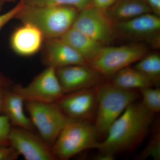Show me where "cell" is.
<instances>
[{
  "label": "cell",
  "instance_id": "1",
  "mask_svg": "<svg viewBox=\"0 0 160 160\" xmlns=\"http://www.w3.org/2000/svg\"><path fill=\"white\" fill-rule=\"evenodd\" d=\"M154 114L142 102L131 103L112 125L104 140L98 142L95 149L115 155L129 150L145 137Z\"/></svg>",
  "mask_w": 160,
  "mask_h": 160
},
{
  "label": "cell",
  "instance_id": "2",
  "mask_svg": "<svg viewBox=\"0 0 160 160\" xmlns=\"http://www.w3.org/2000/svg\"><path fill=\"white\" fill-rule=\"evenodd\" d=\"M79 12L68 6H25L15 18L34 25L44 38L50 39L62 37L72 26Z\"/></svg>",
  "mask_w": 160,
  "mask_h": 160
},
{
  "label": "cell",
  "instance_id": "3",
  "mask_svg": "<svg viewBox=\"0 0 160 160\" xmlns=\"http://www.w3.org/2000/svg\"><path fill=\"white\" fill-rule=\"evenodd\" d=\"M97 108L94 126L98 138L106 137L115 120L131 103L136 102L138 94L135 90L120 88L112 83H100L96 87Z\"/></svg>",
  "mask_w": 160,
  "mask_h": 160
},
{
  "label": "cell",
  "instance_id": "4",
  "mask_svg": "<svg viewBox=\"0 0 160 160\" xmlns=\"http://www.w3.org/2000/svg\"><path fill=\"white\" fill-rule=\"evenodd\" d=\"M98 138L90 121L69 118L52 147V151L56 160H69L86 149H95Z\"/></svg>",
  "mask_w": 160,
  "mask_h": 160
},
{
  "label": "cell",
  "instance_id": "5",
  "mask_svg": "<svg viewBox=\"0 0 160 160\" xmlns=\"http://www.w3.org/2000/svg\"><path fill=\"white\" fill-rule=\"evenodd\" d=\"M147 52V47L141 44L104 46L88 65L100 75L112 78L119 70L141 59Z\"/></svg>",
  "mask_w": 160,
  "mask_h": 160
},
{
  "label": "cell",
  "instance_id": "6",
  "mask_svg": "<svg viewBox=\"0 0 160 160\" xmlns=\"http://www.w3.org/2000/svg\"><path fill=\"white\" fill-rule=\"evenodd\" d=\"M26 108L40 136L52 147L68 118L55 103L25 102Z\"/></svg>",
  "mask_w": 160,
  "mask_h": 160
},
{
  "label": "cell",
  "instance_id": "7",
  "mask_svg": "<svg viewBox=\"0 0 160 160\" xmlns=\"http://www.w3.org/2000/svg\"><path fill=\"white\" fill-rule=\"evenodd\" d=\"M25 102L55 103L64 95L55 68L47 67L27 86L16 85L11 89Z\"/></svg>",
  "mask_w": 160,
  "mask_h": 160
},
{
  "label": "cell",
  "instance_id": "8",
  "mask_svg": "<svg viewBox=\"0 0 160 160\" xmlns=\"http://www.w3.org/2000/svg\"><path fill=\"white\" fill-rule=\"evenodd\" d=\"M72 27L105 46L114 39V23L105 14L89 6L79 11Z\"/></svg>",
  "mask_w": 160,
  "mask_h": 160
},
{
  "label": "cell",
  "instance_id": "9",
  "mask_svg": "<svg viewBox=\"0 0 160 160\" xmlns=\"http://www.w3.org/2000/svg\"><path fill=\"white\" fill-rule=\"evenodd\" d=\"M10 146L26 160H56L52 147L33 131L12 127L9 135Z\"/></svg>",
  "mask_w": 160,
  "mask_h": 160
},
{
  "label": "cell",
  "instance_id": "10",
  "mask_svg": "<svg viewBox=\"0 0 160 160\" xmlns=\"http://www.w3.org/2000/svg\"><path fill=\"white\" fill-rule=\"evenodd\" d=\"M56 103L68 118L91 122L97 108L96 87L64 94Z\"/></svg>",
  "mask_w": 160,
  "mask_h": 160
},
{
  "label": "cell",
  "instance_id": "11",
  "mask_svg": "<svg viewBox=\"0 0 160 160\" xmlns=\"http://www.w3.org/2000/svg\"><path fill=\"white\" fill-rule=\"evenodd\" d=\"M64 94L94 88L99 85L100 75L88 65H75L56 69Z\"/></svg>",
  "mask_w": 160,
  "mask_h": 160
},
{
  "label": "cell",
  "instance_id": "12",
  "mask_svg": "<svg viewBox=\"0 0 160 160\" xmlns=\"http://www.w3.org/2000/svg\"><path fill=\"white\" fill-rule=\"evenodd\" d=\"M116 31L132 38L158 39L159 16L146 13L131 19L114 23Z\"/></svg>",
  "mask_w": 160,
  "mask_h": 160
},
{
  "label": "cell",
  "instance_id": "13",
  "mask_svg": "<svg viewBox=\"0 0 160 160\" xmlns=\"http://www.w3.org/2000/svg\"><path fill=\"white\" fill-rule=\"evenodd\" d=\"M44 62L55 68L75 65H88L86 60L61 38L46 40Z\"/></svg>",
  "mask_w": 160,
  "mask_h": 160
},
{
  "label": "cell",
  "instance_id": "14",
  "mask_svg": "<svg viewBox=\"0 0 160 160\" xmlns=\"http://www.w3.org/2000/svg\"><path fill=\"white\" fill-rule=\"evenodd\" d=\"M44 36L38 27L30 23H23L14 30L10 38L12 49L22 56L33 55L41 49Z\"/></svg>",
  "mask_w": 160,
  "mask_h": 160
},
{
  "label": "cell",
  "instance_id": "15",
  "mask_svg": "<svg viewBox=\"0 0 160 160\" xmlns=\"http://www.w3.org/2000/svg\"><path fill=\"white\" fill-rule=\"evenodd\" d=\"M25 100L21 96L9 88L5 95L3 113L8 117L11 125L34 131L31 120L25 113Z\"/></svg>",
  "mask_w": 160,
  "mask_h": 160
},
{
  "label": "cell",
  "instance_id": "16",
  "mask_svg": "<svg viewBox=\"0 0 160 160\" xmlns=\"http://www.w3.org/2000/svg\"><path fill=\"white\" fill-rule=\"evenodd\" d=\"M60 38L77 52L88 64L104 46L72 26Z\"/></svg>",
  "mask_w": 160,
  "mask_h": 160
},
{
  "label": "cell",
  "instance_id": "17",
  "mask_svg": "<svg viewBox=\"0 0 160 160\" xmlns=\"http://www.w3.org/2000/svg\"><path fill=\"white\" fill-rule=\"evenodd\" d=\"M149 13H152L151 10L144 0H118L105 12L113 23Z\"/></svg>",
  "mask_w": 160,
  "mask_h": 160
},
{
  "label": "cell",
  "instance_id": "18",
  "mask_svg": "<svg viewBox=\"0 0 160 160\" xmlns=\"http://www.w3.org/2000/svg\"><path fill=\"white\" fill-rule=\"evenodd\" d=\"M112 78L111 83L122 89L139 90L153 86L148 78L129 66L118 72Z\"/></svg>",
  "mask_w": 160,
  "mask_h": 160
},
{
  "label": "cell",
  "instance_id": "19",
  "mask_svg": "<svg viewBox=\"0 0 160 160\" xmlns=\"http://www.w3.org/2000/svg\"><path fill=\"white\" fill-rule=\"evenodd\" d=\"M133 68L158 87L160 81V56L158 53L146 54L135 63Z\"/></svg>",
  "mask_w": 160,
  "mask_h": 160
},
{
  "label": "cell",
  "instance_id": "20",
  "mask_svg": "<svg viewBox=\"0 0 160 160\" xmlns=\"http://www.w3.org/2000/svg\"><path fill=\"white\" fill-rule=\"evenodd\" d=\"M25 6H68L81 11L89 6L90 0H21Z\"/></svg>",
  "mask_w": 160,
  "mask_h": 160
},
{
  "label": "cell",
  "instance_id": "21",
  "mask_svg": "<svg viewBox=\"0 0 160 160\" xmlns=\"http://www.w3.org/2000/svg\"><path fill=\"white\" fill-rule=\"evenodd\" d=\"M142 97L143 105L153 113L160 111V89L158 87H152L139 89Z\"/></svg>",
  "mask_w": 160,
  "mask_h": 160
},
{
  "label": "cell",
  "instance_id": "22",
  "mask_svg": "<svg viewBox=\"0 0 160 160\" xmlns=\"http://www.w3.org/2000/svg\"><path fill=\"white\" fill-rule=\"evenodd\" d=\"M151 158L155 160L160 159V133L157 129L145 149L136 157L138 160H145Z\"/></svg>",
  "mask_w": 160,
  "mask_h": 160
},
{
  "label": "cell",
  "instance_id": "23",
  "mask_svg": "<svg viewBox=\"0 0 160 160\" xmlns=\"http://www.w3.org/2000/svg\"><path fill=\"white\" fill-rule=\"evenodd\" d=\"M12 128L8 117L3 114L0 115V145H10L9 135Z\"/></svg>",
  "mask_w": 160,
  "mask_h": 160
},
{
  "label": "cell",
  "instance_id": "24",
  "mask_svg": "<svg viewBox=\"0 0 160 160\" xmlns=\"http://www.w3.org/2000/svg\"><path fill=\"white\" fill-rule=\"evenodd\" d=\"M25 6L23 2L21 1L14 8L0 15V30L10 20L15 18L18 13Z\"/></svg>",
  "mask_w": 160,
  "mask_h": 160
},
{
  "label": "cell",
  "instance_id": "25",
  "mask_svg": "<svg viewBox=\"0 0 160 160\" xmlns=\"http://www.w3.org/2000/svg\"><path fill=\"white\" fill-rule=\"evenodd\" d=\"M20 155L18 152L12 146L0 145V160H15Z\"/></svg>",
  "mask_w": 160,
  "mask_h": 160
},
{
  "label": "cell",
  "instance_id": "26",
  "mask_svg": "<svg viewBox=\"0 0 160 160\" xmlns=\"http://www.w3.org/2000/svg\"><path fill=\"white\" fill-rule=\"evenodd\" d=\"M118 0H90L89 6L105 12Z\"/></svg>",
  "mask_w": 160,
  "mask_h": 160
},
{
  "label": "cell",
  "instance_id": "27",
  "mask_svg": "<svg viewBox=\"0 0 160 160\" xmlns=\"http://www.w3.org/2000/svg\"><path fill=\"white\" fill-rule=\"evenodd\" d=\"M152 13L160 16V0H144Z\"/></svg>",
  "mask_w": 160,
  "mask_h": 160
},
{
  "label": "cell",
  "instance_id": "28",
  "mask_svg": "<svg viewBox=\"0 0 160 160\" xmlns=\"http://www.w3.org/2000/svg\"><path fill=\"white\" fill-rule=\"evenodd\" d=\"M115 155L111 153L100 152V153L96 155L93 158V159L96 160H113L115 158Z\"/></svg>",
  "mask_w": 160,
  "mask_h": 160
},
{
  "label": "cell",
  "instance_id": "29",
  "mask_svg": "<svg viewBox=\"0 0 160 160\" xmlns=\"http://www.w3.org/2000/svg\"><path fill=\"white\" fill-rule=\"evenodd\" d=\"M9 88V87H0V113H3L5 95Z\"/></svg>",
  "mask_w": 160,
  "mask_h": 160
},
{
  "label": "cell",
  "instance_id": "30",
  "mask_svg": "<svg viewBox=\"0 0 160 160\" xmlns=\"http://www.w3.org/2000/svg\"><path fill=\"white\" fill-rule=\"evenodd\" d=\"M10 85L9 80L0 73V87H9Z\"/></svg>",
  "mask_w": 160,
  "mask_h": 160
},
{
  "label": "cell",
  "instance_id": "31",
  "mask_svg": "<svg viewBox=\"0 0 160 160\" xmlns=\"http://www.w3.org/2000/svg\"><path fill=\"white\" fill-rule=\"evenodd\" d=\"M11 1V0H0V2H7V1Z\"/></svg>",
  "mask_w": 160,
  "mask_h": 160
}]
</instances>
